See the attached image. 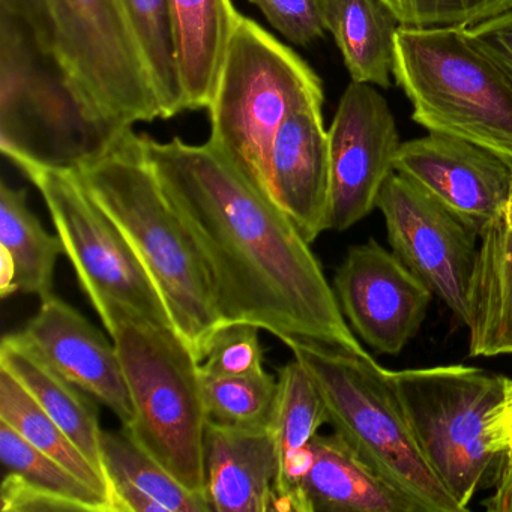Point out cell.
<instances>
[{
  "label": "cell",
  "instance_id": "6da1fadb",
  "mask_svg": "<svg viewBox=\"0 0 512 512\" xmlns=\"http://www.w3.org/2000/svg\"><path fill=\"white\" fill-rule=\"evenodd\" d=\"M158 181L197 245L224 323L364 350L325 272L272 194L211 142L143 136Z\"/></svg>",
  "mask_w": 512,
  "mask_h": 512
},
{
  "label": "cell",
  "instance_id": "7a4b0ae2",
  "mask_svg": "<svg viewBox=\"0 0 512 512\" xmlns=\"http://www.w3.org/2000/svg\"><path fill=\"white\" fill-rule=\"evenodd\" d=\"M76 172L139 257L173 328L202 362L223 317L202 256L158 181L143 136L128 128L106 154Z\"/></svg>",
  "mask_w": 512,
  "mask_h": 512
},
{
  "label": "cell",
  "instance_id": "3957f363",
  "mask_svg": "<svg viewBox=\"0 0 512 512\" xmlns=\"http://www.w3.org/2000/svg\"><path fill=\"white\" fill-rule=\"evenodd\" d=\"M0 17L62 68L95 115L119 127L161 118L121 0H0Z\"/></svg>",
  "mask_w": 512,
  "mask_h": 512
},
{
  "label": "cell",
  "instance_id": "277c9868",
  "mask_svg": "<svg viewBox=\"0 0 512 512\" xmlns=\"http://www.w3.org/2000/svg\"><path fill=\"white\" fill-rule=\"evenodd\" d=\"M101 320L118 350L134 404L133 421L122 433L185 488L206 497L209 416L200 362L173 326L125 307L113 308Z\"/></svg>",
  "mask_w": 512,
  "mask_h": 512
},
{
  "label": "cell",
  "instance_id": "5b68a950",
  "mask_svg": "<svg viewBox=\"0 0 512 512\" xmlns=\"http://www.w3.org/2000/svg\"><path fill=\"white\" fill-rule=\"evenodd\" d=\"M284 344L316 383L335 433L383 481L421 512H463L416 445L389 370L365 349L310 340Z\"/></svg>",
  "mask_w": 512,
  "mask_h": 512
},
{
  "label": "cell",
  "instance_id": "8992f818",
  "mask_svg": "<svg viewBox=\"0 0 512 512\" xmlns=\"http://www.w3.org/2000/svg\"><path fill=\"white\" fill-rule=\"evenodd\" d=\"M392 74L412 103L416 124L490 149L512 164V74L469 28L400 26Z\"/></svg>",
  "mask_w": 512,
  "mask_h": 512
},
{
  "label": "cell",
  "instance_id": "52a82bcc",
  "mask_svg": "<svg viewBox=\"0 0 512 512\" xmlns=\"http://www.w3.org/2000/svg\"><path fill=\"white\" fill-rule=\"evenodd\" d=\"M128 128L95 115L62 68L0 17V149L23 173L79 170Z\"/></svg>",
  "mask_w": 512,
  "mask_h": 512
},
{
  "label": "cell",
  "instance_id": "ba28073f",
  "mask_svg": "<svg viewBox=\"0 0 512 512\" xmlns=\"http://www.w3.org/2000/svg\"><path fill=\"white\" fill-rule=\"evenodd\" d=\"M389 374L421 454L466 511L482 487L496 484L506 460L491 433L506 377L466 365Z\"/></svg>",
  "mask_w": 512,
  "mask_h": 512
},
{
  "label": "cell",
  "instance_id": "9c48e42d",
  "mask_svg": "<svg viewBox=\"0 0 512 512\" xmlns=\"http://www.w3.org/2000/svg\"><path fill=\"white\" fill-rule=\"evenodd\" d=\"M323 100L322 80L310 65L241 16L208 109L209 142L269 191V154L278 130L293 112L323 106Z\"/></svg>",
  "mask_w": 512,
  "mask_h": 512
},
{
  "label": "cell",
  "instance_id": "30bf717a",
  "mask_svg": "<svg viewBox=\"0 0 512 512\" xmlns=\"http://www.w3.org/2000/svg\"><path fill=\"white\" fill-rule=\"evenodd\" d=\"M25 175L40 190L65 254L100 319L113 308L125 307L158 325L173 326L154 281L121 230L89 196L76 170L37 167Z\"/></svg>",
  "mask_w": 512,
  "mask_h": 512
},
{
  "label": "cell",
  "instance_id": "8fae6325",
  "mask_svg": "<svg viewBox=\"0 0 512 512\" xmlns=\"http://www.w3.org/2000/svg\"><path fill=\"white\" fill-rule=\"evenodd\" d=\"M377 208L392 253L466 323L481 241L478 227L397 172L383 185Z\"/></svg>",
  "mask_w": 512,
  "mask_h": 512
},
{
  "label": "cell",
  "instance_id": "7c38bea8",
  "mask_svg": "<svg viewBox=\"0 0 512 512\" xmlns=\"http://www.w3.org/2000/svg\"><path fill=\"white\" fill-rule=\"evenodd\" d=\"M328 145V230L343 232L377 208L401 145L394 115L373 85L347 86L328 130Z\"/></svg>",
  "mask_w": 512,
  "mask_h": 512
},
{
  "label": "cell",
  "instance_id": "4fadbf2b",
  "mask_svg": "<svg viewBox=\"0 0 512 512\" xmlns=\"http://www.w3.org/2000/svg\"><path fill=\"white\" fill-rule=\"evenodd\" d=\"M332 289L356 337L383 355H398L416 337L434 296L374 239L347 250Z\"/></svg>",
  "mask_w": 512,
  "mask_h": 512
},
{
  "label": "cell",
  "instance_id": "5bb4252c",
  "mask_svg": "<svg viewBox=\"0 0 512 512\" xmlns=\"http://www.w3.org/2000/svg\"><path fill=\"white\" fill-rule=\"evenodd\" d=\"M395 172L478 227L502 217L512 164L490 149L442 133L401 143Z\"/></svg>",
  "mask_w": 512,
  "mask_h": 512
},
{
  "label": "cell",
  "instance_id": "9a60e30c",
  "mask_svg": "<svg viewBox=\"0 0 512 512\" xmlns=\"http://www.w3.org/2000/svg\"><path fill=\"white\" fill-rule=\"evenodd\" d=\"M20 332L65 379L109 407L122 427L133 421L134 404L115 343L76 308L50 295Z\"/></svg>",
  "mask_w": 512,
  "mask_h": 512
},
{
  "label": "cell",
  "instance_id": "2e32d148",
  "mask_svg": "<svg viewBox=\"0 0 512 512\" xmlns=\"http://www.w3.org/2000/svg\"><path fill=\"white\" fill-rule=\"evenodd\" d=\"M322 107H302L286 119L268 164L272 197L310 244L328 230L331 169Z\"/></svg>",
  "mask_w": 512,
  "mask_h": 512
},
{
  "label": "cell",
  "instance_id": "e0dca14e",
  "mask_svg": "<svg viewBox=\"0 0 512 512\" xmlns=\"http://www.w3.org/2000/svg\"><path fill=\"white\" fill-rule=\"evenodd\" d=\"M205 467L212 511H271L278 455L269 424L238 427L209 419Z\"/></svg>",
  "mask_w": 512,
  "mask_h": 512
},
{
  "label": "cell",
  "instance_id": "ac0fdd59",
  "mask_svg": "<svg viewBox=\"0 0 512 512\" xmlns=\"http://www.w3.org/2000/svg\"><path fill=\"white\" fill-rule=\"evenodd\" d=\"M328 422L325 403L301 362L293 359L278 374L271 427L278 455L272 511L307 512L302 482L313 464L314 437Z\"/></svg>",
  "mask_w": 512,
  "mask_h": 512
},
{
  "label": "cell",
  "instance_id": "d6986e66",
  "mask_svg": "<svg viewBox=\"0 0 512 512\" xmlns=\"http://www.w3.org/2000/svg\"><path fill=\"white\" fill-rule=\"evenodd\" d=\"M4 512H115L112 500L0 421Z\"/></svg>",
  "mask_w": 512,
  "mask_h": 512
},
{
  "label": "cell",
  "instance_id": "ffe728a7",
  "mask_svg": "<svg viewBox=\"0 0 512 512\" xmlns=\"http://www.w3.org/2000/svg\"><path fill=\"white\" fill-rule=\"evenodd\" d=\"M302 482L308 512H421L383 481L338 433L317 434Z\"/></svg>",
  "mask_w": 512,
  "mask_h": 512
},
{
  "label": "cell",
  "instance_id": "44dd1931",
  "mask_svg": "<svg viewBox=\"0 0 512 512\" xmlns=\"http://www.w3.org/2000/svg\"><path fill=\"white\" fill-rule=\"evenodd\" d=\"M0 368L10 373L29 392L95 469L104 475L101 458L103 430L95 398L56 371L23 337L22 332L5 335L0 344Z\"/></svg>",
  "mask_w": 512,
  "mask_h": 512
},
{
  "label": "cell",
  "instance_id": "7402d4cb",
  "mask_svg": "<svg viewBox=\"0 0 512 512\" xmlns=\"http://www.w3.org/2000/svg\"><path fill=\"white\" fill-rule=\"evenodd\" d=\"M469 355H512V229L502 217L481 230L469 289Z\"/></svg>",
  "mask_w": 512,
  "mask_h": 512
},
{
  "label": "cell",
  "instance_id": "603a6c76",
  "mask_svg": "<svg viewBox=\"0 0 512 512\" xmlns=\"http://www.w3.org/2000/svg\"><path fill=\"white\" fill-rule=\"evenodd\" d=\"M185 110L209 109L241 14L232 0H170Z\"/></svg>",
  "mask_w": 512,
  "mask_h": 512
},
{
  "label": "cell",
  "instance_id": "cb8c5ba5",
  "mask_svg": "<svg viewBox=\"0 0 512 512\" xmlns=\"http://www.w3.org/2000/svg\"><path fill=\"white\" fill-rule=\"evenodd\" d=\"M65 254L58 235L46 232L28 206V191L0 184V295L17 292L44 301L53 295L58 257Z\"/></svg>",
  "mask_w": 512,
  "mask_h": 512
},
{
  "label": "cell",
  "instance_id": "d4e9b609",
  "mask_svg": "<svg viewBox=\"0 0 512 512\" xmlns=\"http://www.w3.org/2000/svg\"><path fill=\"white\" fill-rule=\"evenodd\" d=\"M101 458L115 512L212 511L206 497L185 488L122 431H103Z\"/></svg>",
  "mask_w": 512,
  "mask_h": 512
},
{
  "label": "cell",
  "instance_id": "484cf974",
  "mask_svg": "<svg viewBox=\"0 0 512 512\" xmlns=\"http://www.w3.org/2000/svg\"><path fill=\"white\" fill-rule=\"evenodd\" d=\"M401 23L383 0H328L326 28L352 82L388 88Z\"/></svg>",
  "mask_w": 512,
  "mask_h": 512
},
{
  "label": "cell",
  "instance_id": "4316f807",
  "mask_svg": "<svg viewBox=\"0 0 512 512\" xmlns=\"http://www.w3.org/2000/svg\"><path fill=\"white\" fill-rule=\"evenodd\" d=\"M0 421L10 425L38 451L67 467L77 478L110 497L109 482L103 473L77 448L68 434L44 412L29 392L0 368ZM115 508V506H113Z\"/></svg>",
  "mask_w": 512,
  "mask_h": 512
},
{
  "label": "cell",
  "instance_id": "83f0119b",
  "mask_svg": "<svg viewBox=\"0 0 512 512\" xmlns=\"http://www.w3.org/2000/svg\"><path fill=\"white\" fill-rule=\"evenodd\" d=\"M154 80L161 118L185 112L178 40L170 0H121Z\"/></svg>",
  "mask_w": 512,
  "mask_h": 512
},
{
  "label": "cell",
  "instance_id": "f1b7e54d",
  "mask_svg": "<svg viewBox=\"0 0 512 512\" xmlns=\"http://www.w3.org/2000/svg\"><path fill=\"white\" fill-rule=\"evenodd\" d=\"M202 376L203 400L211 421L238 427L268 425L278 379L265 368L242 376Z\"/></svg>",
  "mask_w": 512,
  "mask_h": 512
},
{
  "label": "cell",
  "instance_id": "f546056e",
  "mask_svg": "<svg viewBox=\"0 0 512 512\" xmlns=\"http://www.w3.org/2000/svg\"><path fill=\"white\" fill-rule=\"evenodd\" d=\"M410 28L472 26L511 10L512 0H383Z\"/></svg>",
  "mask_w": 512,
  "mask_h": 512
},
{
  "label": "cell",
  "instance_id": "4dcf8cb0",
  "mask_svg": "<svg viewBox=\"0 0 512 512\" xmlns=\"http://www.w3.org/2000/svg\"><path fill=\"white\" fill-rule=\"evenodd\" d=\"M259 326L251 323H224L206 347L200 373L206 376H242L263 370V349Z\"/></svg>",
  "mask_w": 512,
  "mask_h": 512
},
{
  "label": "cell",
  "instance_id": "1f68e13d",
  "mask_svg": "<svg viewBox=\"0 0 512 512\" xmlns=\"http://www.w3.org/2000/svg\"><path fill=\"white\" fill-rule=\"evenodd\" d=\"M262 11L272 28L296 46H308L328 31V0H248Z\"/></svg>",
  "mask_w": 512,
  "mask_h": 512
},
{
  "label": "cell",
  "instance_id": "d6a6232c",
  "mask_svg": "<svg viewBox=\"0 0 512 512\" xmlns=\"http://www.w3.org/2000/svg\"><path fill=\"white\" fill-rule=\"evenodd\" d=\"M469 29L484 49L512 74V8Z\"/></svg>",
  "mask_w": 512,
  "mask_h": 512
},
{
  "label": "cell",
  "instance_id": "836d02e7",
  "mask_svg": "<svg viewBox=\"0 0 512 512\" xmlns=\"http://www.w3.org/2000/svg\"><path fill=\"white\" fill-rule=\"evenodd\" d=\"M494 443L506 457H512V380L506 379L503 400L494 416L493 428Z\"/></svg>",
  "mask_w": 512,
  "mask_h": 512
},
{
  "label": "cell",
  "instance_id": "e575fe53",
  "mask_svg": "<svg viewBox=\"0 0 512 512\" xmlns=\"http://www.w3.org/2000/svg\"><path fill=\"white\" fill-rule=\"evenodd\" d=\"M482 505L488 512H512V457H506L496 490Z\"/></svg>",
  "mask_w": 512,
  "mask_h": 512
},
{
  "label": "cell",
  "instance_id": "d590c367",
  "mask_svg": "<svg viewBox=\"0 0 512 512\" xmlns=\"http://www.w3.org/2000/svg\"><path fill=\"white\" fill-rule=\"evenodd\" d=\"M503 220L505 224L512 229V184L509 190L508 202H506L505 211H503Z\"/></svg>",
  "mask_w": 512,
  "mask_h": 512
}]
</instances>
